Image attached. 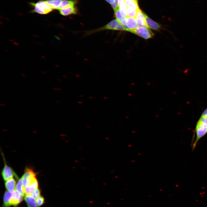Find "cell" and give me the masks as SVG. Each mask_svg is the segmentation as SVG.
<instances>
[{
    "instance_id": "cell-18",
    "label": "cell",
    "mask_w": 207,
    "mask_h": 207,
    "mask_svg": "<svg viewBox=\"0 0 207 207\" xmlns=\"http://www.w3.org/2000/svg\"><path fill=\"white\" fill-rule=\"evenodd\" d=\"M77 2L76 0H62L57 9L70 6H74Z\"/></svg>"
},
{
    "instance_id": "cell-11",
    "label": "cell",
    "mask_w": 207,
    "mask_h": 207,
    "mask_svg": "<svg viewBox=\"0 0 207 207\" xmlns=\"http://www.w3.org/2000/svg\"><path fill=\"white\" fill-rule=\"evenodd\" d=\"M60 14L63 16H67L72 14H76L77 10L74 6H67L59 10Z\"/></svg>"
},
{
    "instance_id": "cell-22",
    "label": "cell",
    "mask_w": 207,
    "mask_h": 207,
    "mask_svg": "<svg viewBox=\"0 0 207 207\" xmlns=\"http://www.w3.org/2000/svg\"><path fill=\"white\" fill-rule=\"evenodd\" d=\"M114 11V15L116 19L120 22L124 18L122 16L121 14L119 8H118Z\"/></svg>"
},
{
    "instance_id": "cell-5",
    "label": "cell",
    "mask_w": 207,
    "mask_h": 207,
    "mask_svg": "<svg viewBox=\"0 0 207 207\" xmlns=\"http://www.w3.org/2000/svg\"><path fill=\"white\" fill-rule=\"evenodd\" d=\"M131 32L146 39L151 38L154 36V34L149 28L145 26H139Z\"/></svg>"
},
{
    "instance_id": "cell-13",
    "label": "cell",
    "mask_w": 207,
    "mask_h": 207,
    "mask_svg": "<svg viewBox=\"0 0 207 207\" xmlns=\"http://www.w3.org/2000/svg\"><path fill=\"white\" fill-rule=\"evenodd\" d=\"M16 183L15 180L13 178L6 181L5 185L7 191L11 193L13 192L16 188Z\"/></svg>"
},
{
    "instance_id": "cell-20",
    "label": "cell",
    "mask_w": 207,
    "mask_h": 207,
    "mask_svg": "<svg viewBox=\"0 0 207 207\" xmlns=\"http://www.w3.org/2000/svg\"><path fill=\"white\" fill-rule=\"evenodd\" d=\"M16 190L24 196L25 193L22 183V179H19L16 187Z\"/></svg>"
},
{
    "instance_id": "cell-25",
    "label": "cell",
    "mask_w": 207,
    "mask_h": 207,
    "mask_svg": "<svg viewBox=\"0 0 207 207\" xmlns=\"http://www.w3.org/2000/svg\"><path fill=\"white\" fill-rule=\"evenodd\" d=\"M118 1L119 0H115V1L114 3L111 4V6L114 11L116 10L118 8H119Z\"/></svg>"
},
{
    "instance_id": "cell-29",
    "label": "cell",
    "mask_w": 207,
    "mask_h": 207,
    "mask_svg": "<svg viewBox=\"0 0 207 207\" xmlns=\"http://www.w3.org/2000/svg\"><path fill=\"white\" fill-rule=\"evenodd\" d=\"M136 0V1H137V0Z\"/></svg>"
},
{
    "instance_id": "cell-19",
    "label": "cell",
    "mask_w": 207,
    "mask_h": 207,
    "mask_svg": "<svg viewBox=\"0 0 207 207\" xmlns=\"http://www.w3.org/2000/svg\"><path fill=\"white\" fill-rule=\"evenodd\" d=\"M62 0H46L45 1L53 9H57Z\"/></svg>"
},
{
    "instance_id": "cell-14",
    "label": "cell",
    "mask_w": 207,
    "mask_h": 207,
    "mask_svg": "<svg viewBox=\"0 0 207 207\" xmlns=\"http://www.w3.org/2000/svg\"><path fill=\"white\" fill-rule=\"evenodd\" d=\"M118 5L120 13L124 17H128L127 14V6L124 0H119Z\"/></svg>"
},
{
    "instance_id": "cell-2",
    "label": "cell",
    "mask_w": 207,
    "mask_h": 207,
    "mask_svg": "<svg viewBox=\"0 0 207 207\" xmlns=\"http://www.w3.org/2000/svg\"><path fill=\"white\" fill-rule=\"evenodd\" d=\"M30 5L34 9L32 12L41 14H46L53 11L52 8L45 1L40 0L36 3L31 2Z\"/></svg>"
},
{
    "instance_id": "cell-24",
    "label": "cell",
    "mask_w": 207,
    "mask_h": 207,
    "mask_svg": "<svg viewBox=\"0 0 207 207\" xmlns=\"http://www.w3.org/2000/svg\"><path fill=\"white\" fill-rule=\"evenodd\" d=\"M41 193V191L38 189L33 191L31 195L33 197L36 198L40 196Z\"/></svg>"
},
{
    "instance_id": "cell-6",
    "label": "cell",
    "mask_w": 207,
    "mask_h": 207,
    "mask_svg": "<svg viewBox=\"0 0 207 207\" xmlns=\"http://www.w3.org/2000/svg\"><path fill=\"white\" fill-rule=\"evenodd\" d=\"M4 166L1 172V175L3 180L5 181L13 178L15 176L18 179V177L12 168L8 166L5 162Z\"/></svg>"
},
{
    "instance_id": "cell-16",
    "label": "cell",
    "mask_w": 207,
    "mask_h": 207,
    "mask_svg": "<svg viewBox=\"0 0 207 207\" xmlns=\"http://www.w3.org/2000/svg\"><path fill=\"white\" fill-rule=\"evenodd\" d=\"M127 7L131 8L137 11L140 9L138 1L135 0H124Z\"/></svg>"
},
{
    "instance_id": "cell-21",
    "label": "cell",
    "mask_w": 207,
    "mask_h": 207,
    "mask_svg": "<svg viewBox=\"0 0 207 207\" xmlns=\"http://www.w3.org/2000/svg\"><path fill=\"white\" fill-rule=\"evenodd\" d=\"M137 11L130 7H127V14L128 16L135 18Z\"/></svg>"
},
{
    "instance_id": "cell-12",
    "label": "cell",
    "mask_w": 207,
    "mask_h": 207,
    "mask_svg": "<svg viewBox=\"0 0 207 207\" xmlns=\"http://www.w3.org/2000/svg\"><path fill=\"white\" fill-rule=\"evenodd\" d=\"M145 21L147 26L148 28L155 30H159L161 28V26L159 24L152 20L146 15Z\"/></svg>"
},
{
    "instance_id": "cell-23",
    "label": "cell",
    "mask_w": 207,
    "mask_h": 207,
    "mask_svg": "<svg viewBox=\"0 0 207 207\" xmlns=\"http://www.w3.org/2000/svg\"><path fill=\"white\" fill-rule=\"evenodd\" d=\"M36 203L37 207H39L43 204L44 203V199L43 197L40 196L36 200Z\"/></svg>"
},
{
    "instance_id": "cell-15",
    "label": "cell",
    "mask_w": 207,
    "mask_h": 207,
    "mask_svg": "<svg viewBox=\"0 0 207 207\" xmlns=\"http://www.w3.org/2000/svg\"><path fill=\"white\" fill-rule=\"evenodd\" d=\"M24 200L28 207H37L35 199L31 195L26 194Z\"/></svg>"
},
{
    "instance_id": "cell-3",
    "label": "cell",
    "mask_w": 207,
    "mask_h": 207,
    "mask_svg": "<svg viewBox=\"0 0 207 207\" xmlns=\"http://www.w3.org/2000/svg\"><path fill=\"white\" fill-rule=\"evenodd\" d=\"M105 30L125 31V29L123 26L116 19H114L101 28L88 32H87V34Z\"/></svg>"
},
{
    "instance_id": "cell-28",
    "label": "cell",
    "mask_w": 207,
    "mask_h": 207,
    "mask_svg": "<svg viewBox=\"0 0 207 207\" xmlns=\"http://www.w3.org/2000/svg\"><path fill=\"white\" fill-rule=\"evenodd\" d=\"M0 105H1V106H5V104H3V103L1 104Z\"/></svg>"
},
{
    "instance_id": "cell-10",
    "label": "cell",
    "mask_w": 207,
    "mask_h": 207,
    "mask_svg": "<svg viewBox=\"0 0 207 207\" xmlns=\"http://www.w3.org/2000/svg\"><path fill=\"white\" fill-rule=\"evenodd\" d=\"M39 184L37 179L31 182L24 188L25 193L30 195L35 190L38 189Z\"/></svg>"
},
{
    "instance_id": "cell-4",
    "label": "cell",
    "mask_w": 207,
    "mask_h": 207,
    "mask_svg": "<svg viewBox=\"0 0 207 207\" xmlns=\"http://www.w3.org/2000/svg\"><path fill=\"white\" fill-rule=\"evenodd\" d=\"M21 178L24 189L27 185L37 179L35 173L31 169L28 168H26Z\"/></svg>"
},
{
    "instance_id": "cell-8",
    "label": "cell",
    "mask_w": 207,
    "mask_h": 207,
    "mask_svg": "<svg viewBox=\"0 0 207 207\" xmlns=\"http://www.w3.org/2000/svg\"><path fill=\"white\" fill-rule=\"evenodd\" d=\"M146 15V14L140 9L137 11L136 16L135 18L138 26L147 27L145 21Z\"/></svg>"
},
{
    "instance_id": "cell-27",
    "label": "cell",
    "mask_w": 207,
    "mask_h": 207,
    "mask_svg": "<svg viewBox=\"0 0 207 207\" xmlns=\"http://www.w3.org/2000/svg\"><path fill=\"white\" fill-rule=\"evenodd\" d=\"M106 1L108 2L109 3L111 4L113 3H114L115 0H105Z\"/></svg>"
},
{
    "instance_id": "cell-9",
    "label": "cell",
    "mask_w": 207,
    "mask_h": 207,
    "mask_svg": "<svg viewBox=\"0 0 207 207\" xmlns=\"http://www.w3.org/2000/svg\"><path fill=\"white\" fill-rule=\"evenodd\" d=\"M23 196L16 191H14L12 193V195L10 201L11 205L16 206L20 203L22 200Z\"/></svg>"
},
{
    "instance_id": "cell-7",
    "label": "cell",
    "mask_w": 207,
    "mask_h": 207,
    "mask_svg": "<svg viewBox=\"0 0 207 207\" xmlns=\"http://www.w3.org/2000/svg\"><path fill=\"white\" fill-rule=\"evenodd\" d=\"M123 26L126 31L130 32L139 27L135 18L128 16L127 17V21L126 24Z\"/></svg>"
},
{
    "instance_id": "cell-1",
    "label": "cell",
    "mask_w": 207,
    "mask_h": 207,
    "mask_svg": "<svg viewBox=\"0 0 207 207\" xmlns=\"http://www.w3.org/2000/svg\"><path fill=\"white\" fill-rule=\"evenodd\" d=\"M207 133V116L202 114L195 125L192 143V149L193 150L199 140Z\"/></svg>"
},
{
    "instance_id": "cell-17",
    "label": "cell",
    "mask_w": 207,
    "mask_h": 207,
    "mask_svg": "<svg viewBox=\"0 0 207 207\" xmlns=\"http://www.w3.org/2000/svg\"><path fill=\"white\" fill-rule=\"evenodd\" d=\"M12 195V193L8 191H6L3 198V205L5 207H8L11 205L10 201Z\"/></svg>"
},
{
    "instance_id": "cell-26",
    "label": "cell",
    "mask_w": 207,
    "mask_h": 207,
    "mask_svg": "<svg viewBox=\"0 0 207 207\" xmlns=\"http://www.w3.org/2000/svg\"><path fill=\"white\" fill-rule=\"evenodd\" d=\"M127 17L124 18L120 22L123 26L126 24L127 21Z\"/></svg>"
}]
</instances>
